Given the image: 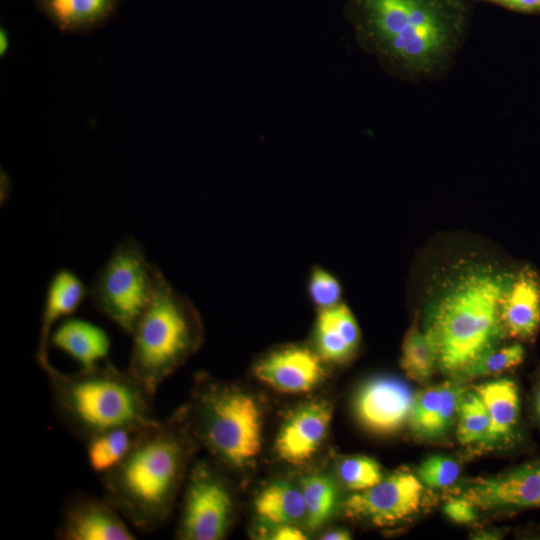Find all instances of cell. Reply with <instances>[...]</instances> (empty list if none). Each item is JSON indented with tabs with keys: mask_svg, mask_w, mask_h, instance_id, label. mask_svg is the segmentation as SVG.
<instances>
[{
	"mask_svg": "<svg viewBox=\"0 0 540 540\" xmlns=\"http://www.w3.org/2000/svg\"><path fill=\"white\" fill-rule=\"evenodd\" d=\"M180 416L137 431L124 459L100 475L104 497L134 528L157 531L168 520L185 472L191 441Z\"/></svg>",
	"mask_w": 540,
	"mask_h": 540,
	"instance_id": "1",
	"label": "cell"
},
{
	"mask_svg": "<svg viewBox=\"0 0 540 540\" xmlns=\"http://www.w3.org/2000/svg\"><path fill=\"white\" fill-rule=\"evenodd\" d=\"M512 276L494 265H469L429 303L423 329L440 371L457 377L506 337L500 305Z\"/></svg>",
	"mask_w": 540,
	"mask_h": 540,
	"instance_id": "2",
	"label": "cell"
},
{
	"mask_svg": "<svg viewBox=\"0 0 540 540\" xmlns=\"http://www.w3.org/2000/svg\"><path fill=\"white\" fill-rule=\"evenodd\" d=\"M45 372L55 416L65 429L84 444L117 428L141 430L157 417L154 396L128 369L108 362L77 373L65 374L51 363Z\"/></svg>",
	"mask_w": 540,
	"mask_h": 540,
	"instance_id": "3",
	"label": "cell"
},
{
	"mask_svg": "<svg viewBox=\"0 0 540 540\" xmlns=\"http://www.w3.org/2000/svg\"><path fill=\"white\" fill-rule=\"evenodd\" d=\"M128 371L153 395L199 346L202 330L196 309L163 275L131 332Z\"/></svg>",
	"mask_w": 540,
	"mask_h": 540,
	"instance_id": "4",
	"label": "cell"
},
{
	"mask_svg": "<svg viewBox=\"0 0 540 540\" xmlns=\"http://www.w3.org/2000/svg\"><path fill=\"white\" fill-rule=\"evenodd\" d=\"M190 416L193 433L227 465L242 468L258 456L262 411L249 394L208 382L197 391Z\"/></svg>",
	"mask_w": 540,
	"mask_h": 540,
	"instance_id": "5",
	"label": "cell"
},
{
	"mask_svg": "<svg viewBox=\"0 0 540 540\" xmlns=\"http://www.w3.org/2000/svg\"><path fill=\"white\" fill-rule=\"evenodd\" d=\"M163 275L157 265L148 261L143 245L127 236L117 242L96 273L89 297L98 312L131 334Z\"/></svg>",
	"mask_w": 540,
	"mask_h": 540,
	"instance_id": "6",
	"label": "cell"
},
{
	"mask_svg": "<svg viewBox=\"0 0 540 540\" xmlns=\"http://www.w3.org/2000/svg\"><path fill=\"white\" fill-rule=\"evenodd\" d=\"M233 514L231 491L217 471L205 462L191 470L185 487L176 536L184 540H220Z\"/></svg>",
	"mask_w": 540,
	"mask_h": 540,
	"instance_id": "7",
	"label": "cell"
},
{
	"mask_svg": "<svg viewBox=\"0 0 540 540\" xmlns=\"http://www.w3.org/2000/svg\"><path fill=\"white\" fill-rule=\"evenodd\" d=\"M424 487L418 476L397 471L376 485L350 496L346 514L377 526H392L415 515L423 502Z\"/></svg>",
	"mask_w": 540,
	"mask_h": 540,
	"instance_id": "8",
	"label": "cell"
},
{
	"mask_svg": "<svg viewBox=\"0 0 540 540\" xmlns=\"http://www.w3.org/2000/svg\"><path fill=\"white\" fill-rule=\"evenodd\" d=\"M130 528L104 496L74 492L64 501L55 536L59 540H134Z\"/></svg>",
	"mask_w": 540,
	"mask_h": 540,
	"instance_id": "9",
	"label": "cell"
},
{
	"mask_svg": "<svg viewBox=\"0 0 540 540\" xmlns=\"http://www.w3.org/2000/svg\"><path fill=\"white\" fill-rule=\"evenodd\" d=\"M415 395L403 381L393 377L369 380L359 390L355 410L369 430L389 434L409 421Z\"/></svg>",
	"mask_w": 540,
	"mask_h": 540,
	"instance_id": "10",
	"label": "cell"
},
{
	"mask_svg": "<svg viewBox=\"0 0 540 540\" xmlns=\"http://www.w3.org/2000/svg\"><path fill=\"white\" fill-rule=\"evenodd\" d=\"M462 497L480 509L540 507V461L478 480L464 491Z\"/></svg>",
	"mask_w": 540,
	"mask_h": 540,
	"instance_id": "11",
	"label": "cell"
},
{
	"mask_svg": "<svg viewBox=\"0 0 540 540\" xmlns=\"http://www.w3.org/2000/svg\"><path fill=\"white\" fill-rule=\"evenodd\" d=\"M259 381L283 393H305L322 379L319 354L301 346H287L263 357L255 365Z\"/></svg>",
	"mask_w": 540,
	"mask_h": 540,
	"instance_id": "12",
	"label": "cell"
},
{
	"mask_svg": "<svg viewBox=\"0 0 540 540\" xmlns=\"http://www.w3.org/2000/svg\"><path fill=\"white\" fill-rule=\"evenodd\" d=\"M331 419V406L324 401L297 409L278 433L275 443L278 456L292 465L308 461L324 441Z\"/></svg>",
	"mask_w": 540,
	"mask_h": 540,
	"instance_id": "13",
	"label": "cell"
},
{
	"mask_svg": "<svg viewBox=\"0 0 540 540\" xmlns=\"http://www.w3.org/2000/svg\"><path fill=\"white\" fill-rule=\"evenodd\" d=\"M506 337L531 340L540 328V277L529 267L513 273L500 305Z\"/></svg>",
	"mask_w": 540,
	"mask_h": 540,
	"instance_id": "14",
	"label": "cell"
},
{
	"mask_svg": "<svg viewBox=\"0 0 540 540\" xmlns=\"http://www.w3.org/2000/svg\"><path fill=\"white\" fill-rule=\"evenodd\" d=\"M467 389L459 381H446L427 387L415 395L409 423L419 436H443L452 426Z\"/></svg>",
	"mask_w": 540,
	"mask_h": 540,
	"instance_id": "15",
	"label": "cell"
},
{
	"mask_svg": "<svg viewBox=\"0 0 540 540\" xmlns=\"http://www.w3.org/2000/svg\"><path fill=\"white\" fill-rule=\"evenodd\" d=\"M87 296L89 287L70 269H59L53 274L46 288L40 318L36 349L39 365L49 362L48 341L54 327L77 311Z\"/></svg>",
	"mask_w": 540,
	"mask_h": 540,
	"instance_id": "16",
	"label": "cell"
},
{
	"mask_svg": "<svg viewBox=\"0 0 540 540\" xmlns=\"http://www.w3.org/2000/svg\"><path fill=\"white\" fill-rule=\"evenodd\" d=\"M48 345L67 354L80 369H90L107 360L111 340L102 327L70 316L54 327Z\"/></svg>",
	"mask_w": 540,
	"mask_h": 540,
	"instance_id": "17",
	"label": "cell"
},
{
	"mask_svg": "<svg viewBox=\"0 0 540 540\" xmlns=\"http://www.w3.org/2000/svg\"><path fill=\"white\" fill-rule=\"evenodd\" d=\"M317 351L322 360L343 363L356 352L360 331L351 310L344 304L320 310L315 325Z\"/></svg>",
	"mask_w": 540,
	"mask_h": 540,
	"instance_id": "18",
	"label": "cell"
},
{
	"mask_svg": "<svg viewBox=\"0 0 540 540\" xmlns=\"http://www.w3.org/2000/svg\"><path fill=\"white\" fill-rule=\"evenodd\" d=\"M121 0H35L38 10L60 31L85 34L103 26Z\"/></svg>",
	"mask_w": 540,
	"mask_h": 540,
	"instance_id": "19",
	"label": "cell"
},
{
	"mask_svg": "<svg viewBox=\"0 0 540 540\" xmlns=\"http://www.w3.org/2000/svg\"><path fill=\"white\" fill-rule=\"evenodd\" d=\"M483 401L490 419L486 443L511 440L520 419V396L511 378L491 380L474 388Z\"/></svg>",
	"mask_w": 540,
	"mask_h": 540,
	"instance_id": "20",
	"label": "cell"
},
{
	"mask_svg": "<svg viewBox=\"0 0 540 540\" xmlns=\"http://www.w3.org/2000/svg\"><path fill=\"white\" fill-rule=\"evenodd\" d=\"M254 508L260 519L275 526L293 524L306 514L301 490L285 482L265 487L257 495Z\"/></svg>",
	"mask_w": 540,
	"mask_h": 540,
	"instance_id": "21",
	"label": "cell"
},
{
	"mask_svg": "<svg viewBox=\"0 0 540 540\" xmlns=\"http://www.w3.org/2000/svg\"><path fill=\"white\" fill-rule=\"evenodd\" d=\"M446 39L443 22L426 26L410 24L384 46L397 57L411 63L429 60Z\"/></svg>",
	"mask_w": 540,
	"mask_h": 540,
	"instance_id": "22",
	"label": "cell"
},
{
	"mask_svg": "<svg viewBox=\"0 0 540 540\" xmlns=\"http://www.w3.org/2000/svg\"><path fill=\"white\" fill-rule=\"evenodd\" d=\"M400 365L408 378L420 384L429 382L438 369L435 345L417 321L410 326L404 337Z\"/></svg>",
	"mask_w": 540,
	"mask_h": 540,
	"instance_id": "23",
	"label": "cell"
},
{
	"mask_svg": "<svg viewBox=\"0 0 540 540\" xmlns=\"http://www.w3.org/2000/svg\"><path fill=\"white\" fill-rule=\"evenodd\" d=\"M137 431L117 428L87 441L86 454L91 470L102 475L116 467L129 452Z\"/></svg>",
	"mask_w": 540,
	"mask_h": 540,
	"instance_id": "24",
	"label": "cell"
},
{
	"mask_svg": "<svg viewBox=\"0 0 540 540\" xmlns=\"http://www.w3.org/2000/svg\"><path fill=\"white\" fill-rule=\"evenodd\" d=\"M419 0H364L372 28L383 45L411 24Z\"/></svg>",
	"mask_w": 540,
	"mask_h": 540,
	"instance_id": "25",
	"label": "cell"
},
{
	"mask_svg": "<svg viewBox=\"0 0 540 540\" xmlns=\"http://www.w3.org/2000/svg\"><path fill=\"white\" fill-rule=\"evenodd\" d=\"M307 524L311 529L323 525L333 512L336 488L327 476L314 475L302 480L301 488Z\"/></svg>",
	"mask_w": 540,
	"mask_h": 540,
	"instance_id": "26",
	"label": "cell"
},
{
	"mask_svg": "<svg viewBox=\"0 0 540 540\" xmlns=\"http://www.w3.org/2000/svg\"><path fill=\"white\" fill-rule=\"evenodd\" d=\"M456 437L462 445L485 442L490 419L487 409L475 391H467L457 416Z\"/></svg>",
	"mask_w": 540,
	"mask_h": 540,
	"instance_id": "27",
	"label": "cell"
},
{
	"mask_svg": "<svg viewBox=\"0 0 540 540\" xmlns=\"http://www.w3.org/2000/svg\"><path fill=\"white\" fill-rule=\"evenodd\" d=\"M525 349L520 341L504 346H496L486 352L476 362L466 368L456 378L472 379L478 377L498 376L523 363Z\"/></svg>",
	"mask_w": 540,
	"mask_h": 540,
	"instance_id": "28",
	"label": "cell"
},
{
	"mask_svg": "<svg viewBox=\"0 0 540 540\" xmlns=\"http://www.w3.org/2000/svg\"><path fill=\"white\" fill-rule=\"evenodd\" d=\"M338 474L345 486L354 491L366 490L383 479L380 465L367 456H352L343 459Z\"/></svg>",
	"mask_w": 540,
	"mask_h": 540,
	"instance_id": "29",
	"label": "cell"
},
{
	"mask_svg": "<svg viewBox=\"0 0 540 540\" xmlns=\"http://www.w3.org/2000/svg\"><path fill=\"white\" fill-rule=\"evenodd\" d=\"M460 475L458 463L447 456L435 455L425 459L418 467L417 476L431 488H446L454 484Z\"/></svg>",
	"mask_w": 540,
	"mask_h": 540,
	"instance_id": "30",
	"label": "cell"
},
{
	"mask_svg": "<svg viewBox=\"0 0 540 540\" xmlns=\"http://www.w3.org/2000/svg\"><path fill=\"white\" fill-rule=\"evenodd\" d=\"M308 294L311 301L322 310L340 303L342 287L330 272L316 267L309 277Z\"/></svg>",
	"mask_w": 540,
	"mask_h": 540,
	"instance_id": "31",
	"label": "cell"
},
{
	"mask_svg": "<svg viewBox=\"0 0 540 540\" xmlns=\"http://www.w3.org/2000/svg\"><path fill=\"white\" fill-rule=\"evenodd\" d=\"M443 510L456 523L467 524L476 519L475 506L462 496L447 501Z\"/></svg>",
	"mask_w": 540,
	"mask_h": 540,
	"instance_id": "32",
	"label": "cell"
},
{
	"mask_svg": "<svg viewBox=\"0 0 540 540\" xmlns=\"http://www.w3.org/2000/svg\"><path fill=\"white\" fill-rule=\"evenodd\" d=\"M271 539L274 540H304L306 535L292 524L277 526L271 534Z\"/></svg>",
	"mask_w": 540,
	"mask_h": 540,
	"instance_id": "33",
	"label": "cell"
},
{
	"mask_svg": "<svg viewBox=\"0 0 540 540\" xmlns=\"http://www.w3.org/2000/svg\"><path fill=\"white\" fill-rule=\"evenodd\" d=\"M496 3L502 4L506 7L519 10V11H539L540 0H492Z\"/></svg>",
	"mask_w": 540,
	"mask_h": 540,
	"instance_id": "34",
	"label": "cell"
},
{
	"mask_svg": "<svg viewBox=\"0 0 540 540\" xmlns=\"http://www.w3.org/2000/svg\"><path fill=\"white\" fill-rule=\"evenodd\" d=\"M12 184L11 179L8 176V174L1 170V205H5L7 200L9 199L10 192H11Z\"/></svg>",
	"mask_w": 540,
	"mask_h": 540,
	"instance_id": "35",
	"label": "cell"
},
{
	"mask_svg": "<svg viewBox=\"0 0 540 540\" xmlns=\"http://www.w3.org/2000/svg\"><path fill=\"white\" fill-rule=\"evenodd\" d=\"M350 533L346 530H333L322 535L321 539L324 540H348L350 539Z\"/></svg>",
	"mask_w": 540,
	"mask_h": 540,
	"instance_id": "36",
	"label": "cell"
},
{
	"mask_svg": "<svg viewBox=\"0 0 540 540\" xmlns=\"http://www.w3.org/2000/svg\"><path fill=\"white\" fill-rule=\"evenodd\" d=\"M533 409H534L535 417L538 423L540 424V382L538 383L534 391Z\"/></svg>",
	"mask_w": 540,
	"mask_h": 540,
	"instance_id": "37",
	"label": "cell"
},
{
	"mask_svg": "<svg viewBox=\"0 0 540 540\" xmlns=\"http://www.w3.org/2000/svg\"><path fill=\"white\" fill-rule=\"evenodd\" d=\"M9 45H10L9 35L6 29L2 28L0 32V54L2 56L6 54L9 48Z\"/></svg>",
	"mask_w": 540,
	"mask_h": 540,
	"instance_id": "38",
	"label": "cell"
}]
</instances>
